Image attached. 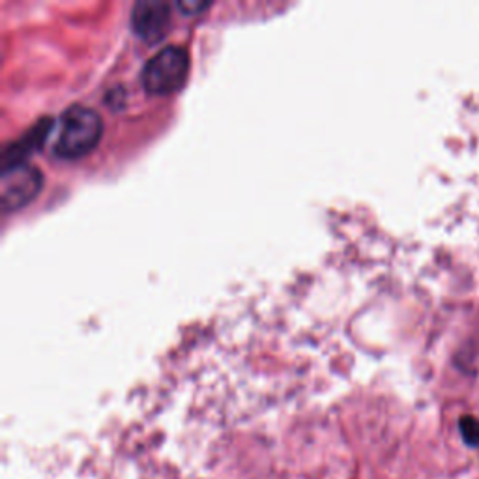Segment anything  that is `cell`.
I'll list each match as a JSON object with an SVG mask.
<instances>
[{
	"mask_svg": "<svg viewBox=\"0 0 479 479\" xmlns=\"http://www.w3.org/2000/svg\"><path fill=\"white\" fill-rule=\"evenodd\" d=\"M170 24V6L163 0H139L132 8V27L146 41L163 38Z\"/></svg>",
	"mask_w": 479,
	"mask_h": 479,
	"instance_id": "4",
	"label": "cell"
},
{
	"mask_svg": "<svg viewBox=\"0 0 479 479\" xmlns=\"http://www.w3.org/2000/svg\"><path fill=\"white\" fill-rule=\"evenodd\" d=\"M189 73V55L182 45H165L150 57L141 71V81L150 94H172L179 90Z\"/></svg>",
	"mask_w": 479,
	"mask_h": 479,
	"instance_id": "2",
	"label": "cell"
},
{
	"mask_svg": "<svg viewBox=\"0 0 479 479\" xmlns=\"http://www.w3.org/2000/svg\"><path fill=\"white\" fill-rule=\"evenodd\" d=\"M179 8H182L184 12H186V10L197 12V10H205V8H208V5H207V3H182V5H179Z\"/></svg>",
	"mask_w": 479,
	"mask_h": 479,
	"instance_id": "6",
	"label": "cell"
},
{
	"mask_svg": "<svg viewBox=\"0 0 479 479\" xmlns=\"http://www.w3.org/2000/svg\"><path fill=\"white\" fill-rule=\"evenodd\" d=\"M459 428H461L463 440L468 446L479 447V419H475L472 416H463L459 421Z\"/></svg>",
	"mask_w": 479,
	"mask_h": 479,
	"instance_id": "5",
	"label": "cell"
},
{
	"mask_svg": "<svg viewBox=\"0 0 479 479\" xmlns=\"http://www.w3.org/2000/svg\"><path fill=\"white\" fill-rule=\"evenodd\" d=\"M104 122L94 109L87 106L68 107L59 124V134L55 137V154L66 160L81 158L102 139Z\"/></svg>",
	"mask_w": 479,
	"mask_h": 479,
	"instance_id": "1",
	"label": "cell"
},
{
	"mask_svg": "<svg viewBox=\"0 0 479 479\" xmlns=\"http://www.w3.org/2000/svg\"><path fill=\"white\" fill-rule=\"evenodd\" d=\"M41 172L29 163L5 165L0 174V205L6 212L29 205L41 189Z\"/></svg>",
	"mask_w": 479,
	"mask_h": 479,
	"instance_id": "3",
	"label": "cell"
}]
</instances>
